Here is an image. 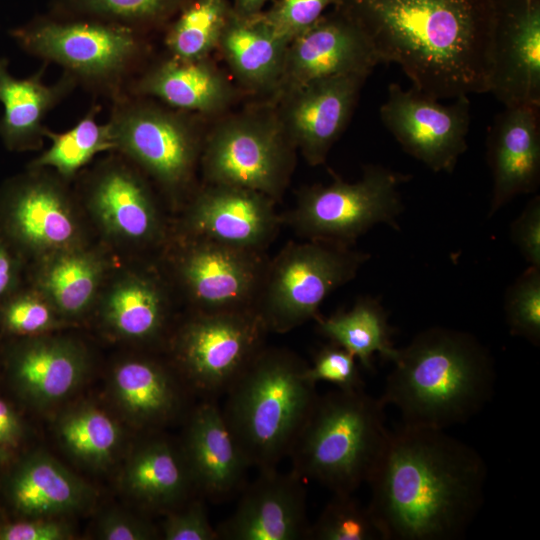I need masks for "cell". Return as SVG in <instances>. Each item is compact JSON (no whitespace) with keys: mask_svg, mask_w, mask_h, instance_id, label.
Here are the masks:
<instances>
[{"mask_svg":"<svg viewBox=\"0 0 540 540\" xmlns=\"http://www.w3.org/2000/svg\"><path fill=\"white\" fill-rule=\"evenodd\" d=\"M276 203L248 188L204 183L189 198L184 234L265 252L282 225Z\"/></svg>","mask_w":540,"mask_h":540,"instance_id":"e0dca14e","label":"cell"},{"mask_svg":"<svg viewBox=\"0 0 540 540\" xmlns=\"http://www.w3.org/2000/svg\"><path fill=\"white\" fill-rule=\"evenodd\" d=\"M97 536L104 540H149L156 528L146 519L119 510H109L98 521Z\"/></svg>","mask_w":540,"mask_h":540,"instance_id":"ee69618b","label":"cell"},{"mask_svg":"<svg viewBox=\"0 0 540 540\" xmlns=\"http://www.w3.org/2000/svg\"><path fill=\"white\" fill-rule=\"evenodd\" d=\"M175 269L195 312L255 309L269 259L253 251L186 235Z\"/></svg>","mask_w":540,"mask_h":540,"instance_id":"7c38bea8","label":"cell"},{"mask_svg":"<svg viewBox=\"0 0 540 540\" xmlns=\"http://www.w3.org/2000/svg\"><path fill=\"white\" fill-rule=\"evenodd\" d=\"M88 201L108 234L135 243L160 240L162 221L151 190L127 165L103 164L90 181Z\"/></svg>","mask_w":540,"mask_h":540,"instance_id":"7402d4cb","label":"cell"},{"mask_svg":"<svg viewBox=\"0 0 540 540\" xmlns=\"http://www.w3.org/2000/svg\"><path fill=\"white\" fill-rule=\"evenodd\" d=\"M357 359L343 347L330 342L321 347L307 368V377L313 382H329L343 390L364 389Z\"/></svg>","mask_w":540,"mask_h":540,"instance_id":"ab89813d","label":"cell"},{"mask_svg":"<svg viewBox=\"0 0 540 540\" xmlns=\"http://www.w3.org/2000/svg\"><path fill=\"white\" fill-rule=\"evenodd\" d=\"M57 433L73 457L93 466L108 463L121 438L118 424L92 406H81L67 412L58 423Z\"/></svg>","mask_w":540,"mask_h":540,"instance_id":"d590c367","label":"cell"},{"mask_svg":"<svg viewBox=\"0 0 540 540\" xmlns=\"http://www.w3.org/2000/svg\"><path fill=\"white\" fill-rule=\"evenodd\" d=\"M269 0H233V12L243 18L258 16Z\"/></svg>","mask_w":540,"mask_h":540,"instance_id":"c3c4849f","label":"cell"},{"mask_svg":"<svg viewBox=\"0 0 540 540\" xmlns=\"http://www.w3.org/2000/svg\"><path fill=\"white\" fill-rule=\"evenodd\" d=\"M45 68L26 78L9 71L8 61L0 58V138L11 150L36 149L42 144L47 128L46 116L78 85L63 72L53 84L43 81Z\"/></svg>","mask_w":540,"mask_h":540,"instance_id":"d4e9b609","label":"cell"},{"mask_svg":"<svg viewBox=\"0 0 540 540\" xmlns=\"http://www.w3.org/2000/svg\"><path fill=\"white\" fill-rule=\"evenodd\" d=\"M409 179V175L376 164L365 165L355 182L334 174L328 185L303 187L295 206L281 214L282 224L306 240L353 247L377 224L399 229L397 219L403 211L399 187Z\"/></svg>","mask_w":540,"mask_h":540,"instance_id":"30bf717a","label":"cell"},{"mask_svg":"<svg viewBox=\"0 0 540 540\" xmlns=\"http://www.w3.org/2000/svg\"><path fill=\"white\" fill-rule=\"evenodd\" d=\"M143 32L96 19L37 15L10 36L25 52L63 68L78 84L111 95L148 52Z\"/></svg>","mask_w":540,"mask_h":540,"instance_id":"8992f818","label":"cell"},{"mask_svg":"<svg viewBox=\"0 0 540 540\" xmlns=\"http://www.w3.org/2000/svg\"><path fill=\"white\" fill-rule=\"evenodd\" d=\"M72 537L71 528L50 517H34L0 527V540H65Z\"/></svg>","mask_w":540,"mask_h":540,"instance_id":"f6af8a7d","label":"cell"},{"mask_svg":"<svg viewBox=\"0 0 540 540\" xmlns=\"http://www.w3.org/2000/svg\"><path fill=\"white\" fill-rule=\"evenodd\" d=\"M200 495L190 498L180 507L167 513L162 525L166 540H219L216 528L209 520Z\"/></svg>","mask_w":540,"mask_h":540,"instance_id":"b9f144b4","label":"cell"},{"mask_svg":"<svg viewBox=\"0 0 540 540\" xmlns=\"http://www.w3.org/2000/svg\"><path fill=\"white\" fill-rule=\"evenodd\" d=\"M267 333L255 309L194 311L171 341L175 369L204 399L215 400L265 346Z\"/></svg>","mask_w":540,"mask_h":540,"instance_id":"8fae6325","label":"cell"},{"mask_svg":"<svg viewBox=\"0 0 540 540\" xmlns=\"http://www.w3.org/2000/svg\"><path fill=\"white\" fill-rule=\"evenodd\" d=\"M353 493H333V497L310 524L308 540H384L368 505Z\"/></svg>","mask_w":540,"mask_h":540,"instance_id":"8d00e7d4","label":"cell"},{"mask_svg":"<svg viewBox=\"0 0 540 540\" xmlns=\"http://www.w3.org/2000/svg\"><path fill=\"white\" fill-rule=\"evenodd\" d=\"M7 458L6 450L0 447V464L3 463Z\"/></svg>","mask_w":540,"mask_h":540,"instance_id":"681fc988","label":"cell"},{"mask_svg":"<svg viewBox=\"0 0 540 540\" xmlns=\"http://www.w3.org/2000/svg\"><path fill=\"white\" fill-rule=\"evenodd\" d=\"M129 94L159 100L183 112L213 115L231 104L235 90L209 57L181 59L168 55L143 71Z\"/></svg>","mask_w":540,"mask_h":540,"instance_id":"603a6c76","label":"cell"},{"mask_svg":"<svg viewBox=\"0 0 540 540\" xmlns=\"http://www.w3.org/2000/svg\"><path fill=\"white\" fill-rule=\"evenodd\" d=\"M487 162L493 187L489 217L540 184V106H504L489 127Z\"/></svg>","mask_w":540,"mask_h":540,"instance_id":"44dd1931","label":"cell"},{"mask_svg":"<svg viewBox=\"0 0 540 540\" xmlns=\"http://www.w3.org/2000/svg\"><path fill=\"white\" fill-rule=\"evenodd\" d=\"M123 482L138 502L166 513L197 494L181 448L159 437L148 439L136 449Z\"/></svg>","mask_w":540,"mask_h":540,"instance_id":"83f0119b","label":"cell"},{"mask_svg":"<svg viewBox=\"0 0 540 540\" xmlns=\"http://www.w3.org/2000/svg\"><path fill=\"white\" fill-rule=\"evenodd\" d=\"M307 368L293 351L264 346L226 391L222 413L251 467L288 457L318 397Z\"/></svg>","mask_w":540,"mask_h":540,"instance_id":"277c9868","label":"cell"},{"mask_svg":"<svg viewBox=\"0 0 540 540\" xmlns=\"http://www.w3.org/2000/svg\"><path fill=\"white\" fill-rule=\"evenodd\" d=\"M56 313L53 305L43 294H24L5 305L2 322L12 333L37 335L55 326Z\"/></svg>","mask_w":540,"mask_h":540,"instance_id":"60d3db41","label":"cell"},{"mask_svg":"<svg viewBox=\"0 0 540 540\" xmlns=\"http://www.w3.org/2000/svg\"><path fill=\"white\" fill-rule=\"evenodd\" d=\"M385 407L364 389L318 395L288 457L291 471L333 493L367 483L388 440Z\"/></svg>","mask_w":540,"mask_h":540,"instance_id":"5b68a950","label":"cell"},{"mask_svg":"<svg viewBox=\"0 0 540 540\" xmlns=\"http://www.w3.org/2000/svg\"><path fill=\"white\" fill-rule=\"evenodd\" d=\"M178 372L146 358L120 363L112 374V391L128 419L139 427L158 428L183 411Z\"/></svg>","mask_w":540,"mask_h":540,"instance_id":"4316f807","label":"cell"},{"mask_svg":"<svg viewBox=\"0 0 540 540\" xmlns=\"http://www.w3.org/2000/svg\"><path fill=\"white\" fill-rule=\"evenodd\" d=\"M303 478L277 468L246 483L233 513L217 527L219 540H304L310 522Z\"/></svg>","mask_w":540,"mask_h":540,"instance_id":"ac0fdd59","label":"cell"},{"mask_svg":"<svg viewBox=\"0 0 540 540\" xmlns=\"http://www.w3.org/2000/svg\"><path fill=\"white\" fill-rule=\"evenodd\" d=\"M168 315V298L161 283L147 275H130L119 281L103 305L106 324L116 334L135 341L159 338Z\"/></svg>","mask_w":540,"mask_h":540,"instance_id":"f546056e","label":"cell"},{"mask_svg":"<svg viewBox=\"0 0 540 540\" xmlns=\"http://www.w3.org/2000/svg\"><path fill=\"white\" fill-rule=\"evenodd\" d=\"M480 454L442 429L401 424L390 431L367 483L384 540H457L483 505Z\"/></svg>","mask_w":540,"mask_h":540,"instance_id":"6da1fadb","label":"cell"},{"mask_svg":"<svg viewBox=\"0 0 540 540\" xmlns=\"http://www.w3.org/2000/svg\"><path fill=\"white\" fill-rule=\"evenodd\" d=\"M288 44L259 15L243 18L232 9L217 50L245 90L271 97L281 78Z\"/></svg>","mask_w":540,"mask_h":540,"instance_id":"484cf974","label":"cell"},{"mask_svg":"<svg viewBox=\"0 0 540 540\" xmlns=\"http://www.w3.org/2000/svg\"><path fill=\"white\" fill-rule=\"evenodd\" d=\"M488 92L504 106H540V0H491Z\"/></svg>","mask_w":540,"mask_h":540,"instance_id":"5bb4252c","label":"cell"},{"mask_svg":"<svg viewBox=\"0 0 540 540\" xmlns=\"http://www.w3.org/2000/svg\"><path fill=\"white\" fill-rule=\"evenodd\" d=\"M181 450L198 495L223 502L240 493L251 467L215 400L187 415Z\"/></svg>","mask_w":540,"mask_h":540,"instance_id":"d6986e66","label":"cell"},{"mask_svg":"<svg viewBox=\"0 0 540 540\" xmlns=\"http://www.w3.org/2000/svg\"><path fill=\"white\" fill-rule=\"evenodd\" d=\"M510 238L531 266L540 267V196H534L511 223Z\"/></svg>","mask_w":540,"mask_h":540,"instance_id":"7bdbcfd3","label":"cell"},{"mask_svg":"<svg viewBox=\"0 0 540 540\" xmlns=\"http://www.w3.org/2000/svg\"><path fill=\"white\" fill-rule=\"evenodd\" d=\"M8 493L14 508L28 517H53L83 507L91 489L44 453L25 459L12 474Z\"/></svg>","mask_w":540,"mask_h":540,"instance_id":"f1b7e54d","label":"cell"},{"mask_svg":"<svg viewBox=\"0 0 540 540\" xmlns=\"http://www.w3.org/2000/svg\"><path fill=\"white\" fill-rule=\"evenodd\" d=\"M341 0H274L259 16L279 36L290 42L313 25L329 7Z\"/></svg>","mask_w":540,"mask_h":540,"instance_id":"f35d334b","label":"cell"},{"mask_svg":"<svg viewBox=\"0 0 540 540\" xmlns=\"http://www.w3.org/2000/svg\"><path fill=\"white\" fill-rule=\"evenodd\" d=\"M22 435L21 423L14 410L0 398V447H14Z\"/></svg>","mask_w":540,"mask_h":540,"instance_id":"bcb514c9","label":"cell"},{"mask_svg":"<svg viewBox=\"0 0 540 540\" xmlns=\"http://www.w3.org/2000/svg\"><path fill=\"white\" fill-rule=\"evenodd\" d=\"M232 14L229 0H190L166 26L168 55L181 59L209 57Z\"/></svg>","mask_w":540,"mask_h":540,"instance_id":"d6a6232c","label":"cell"},{"mask_svg":"<svg viewBox=\"0 0 540 540\" xmlns=\"http://www.w3.org/2000/svg\"><path fill=\"white\" fill-rule=\"evenodd\" d=\"M368 76L354 73L314 80L270 102L286 135L309 165L325 162L349 123Z\"/></svg>","mask_w":540,"mask_h":540,"instance_id":"9a60e30c","label":"cell"},{"mask_svg":"<svg viewBox=\"0 0 540 540\" xmlns=\"http://www.w3.org/2000/svg\"><path fill=\"white\" fill-rule=\"evenodd\" d=\"M191 115L123 92L114 98L107 121L115 150L136 163L174 200L193 194L200 165L205 134Z\"/></svg>","mask_w":540,"mask_h":540,"instance_id":"52a82bcc","label":"cell"},{"mask_svg":"<svg viewBox=\"0 0 540 540\" xmlns=\"http://www.w3.org/2000/svg\"><path fill=\"white\" fill-rule=\"evenodd\" d=\"M380 63L370 41L343 10L324 13L288 44L272 102L308 82L345 74H367Z\"/></svg>","mask_w":540,"mask_h":540,"instance_id":"2e32d148","label":"cell"},{"mask_svg":"<svg viewBox=\"0 0 540 540\" xmlns=\"http://www.w3.org/2000/svg\"><path fill=\"white\" fill-rule=\"evenodd\" d=\"M369 258L332 242H290L269 259L255 311L268 332L279 334L316 320L323 301L353 280Z\"/></svg>","mask_w":540,"mask_h":540,"instance_id":"ba28073f","label":"cell"},{"mask_svg":"<svg viewBox=\"0 0 540 540\" xmlns=\"http://www.w3.org/2000/svg\"><path fill=\"white\" fill-rule=\"evenodd\" d=\"M380 63L434 99L488 92L491 0H341Z\"/></svg>","mask_w":540,"mask_h":540,"instance_id":"7a4b0ae2","label":"cell"},{"mask_svg":"<svg viewBox=\"0 0 540 540\" xmlns=\"http://www.w3.org/2000/svg\"><path fill=\"white\" fill-rule=\"evenodd\" d=\"M190 0H49V14L89 18L143 33L166 27Z\"/></svg>","mask_w":540,"mask_h":540,"instance_id":"836d02e7","label":"cell"},{"mask_svg":"<svg viewBox=\"0 0 540 540\" xmlns=\"http://www.w3.org/2000/svg\"><path fill=\"white\" fill-rule=\"evenodd\" d=\"M7 222L27 249L53 254L78 246L80 227L69 196L55 177L31 169L7 192Z\"/></svg>","mask_w":540,"mask_h":540,"instance_id":"ffe728a7","label":"cell"},{"mask_svg":"<svg viewBox=\"0 0 540 540\" xmlns=\"http://www.w3.org/2000/svg\"><path fill=\"white\" fill-rule=\"evenodd\" d=\"M88 368L83 347L70 339L42 337L22 344L10 360V376L29 403L61 402L81 384Z\"/></svg>","mask_w":540,"mask_h":540,"instance_id":"cb8c5ba5","label":"cell"},{"mask_svg":"<svg viewBox=\"0 0 540 540\" xmlns=\"http://www.w3.org/2000/svg\"><path fill=\"white\" fill-rule=\"evenodd\" d=\"M296 151L267 102L222 119L205 134L204 183L248 188L278 202L294 171Z\"/></svg>","mask_w":540,"mask_h":540,"instance_id":"9c48e42d","label":"cell"},{"mask_svg":"<svg viewBox=\"0 0 540 540\" xmlns=\"http://www.w3.org/2000/svg\"><path fill=\"white\" fill-rule=\"evenodd\" d=\"M15 279V262L9 251L0 243V297L12 288Z\"/></svg>","mask_w":540,"mask_h":540,"instance_id":"7dc6e473","label":"cell"},{"mask_svg":"<svg viewBox=\"0 0 540 540\" xmlns=\"http://www.w3.org/2000/svg\"><path fill=\"white\" fill-rule=\"evenodd\" d=\"M504 312L509 332L540 344V267L528 268L507 288Z\"/></svg>","mask_w":540,"mask_h":540,"instance_id":"74e56055","label":"cell"},{"mask_svg":"<svg viewBox=\"0 0 540 540\" xmlns=\"http://www.w3.org/2000/svg\"><path fill=\"white\" fill-rule=\"evenodd\" d=\"M470 107L468 96L443 105L413 87L405 90L391 83L379 112L383 125L407 154L434 172L452 173L467 150Z\"/></svg>","mask_w":540,"mask_h":540,"instance_id":"4fadbf2b","label":"cell"},{"mask_svg":"<svg viewBox=\"0 0 540 540\" xmlns=\"http://www.w3.org/2000/svg\"><path fill=\"white\" fill-rule=\"evenodd\" d=\"M316 322L322 336L349 351L367 370L373 369L374 354L391 362L397 355L388 314L373 297H359L349 310L319 316Z\"/></svg>","mask_w":540,"mask_h":540,"instance_id":"4dcf8cb0","label":"cell"},{"mask_svg":"<svg viewBox=\"0 0 540 540\" xmlns=\"http://www.w3.org/2000/svg\"><path fill=\"white\" fill-rule=\"evenodd\" d=\"M382 396L402 424L445 430L478 414L494 394V359L473 334L427 328L398 349Z\"/></svg>","mask_w":540,"mask_h":540,"instance_id":"3957f363","label":"cell"},{"mask_svg":"<svg viewBox=\"0 0 540 540\" xmlns=\"http://www.w3.org/2000/svg\"><path fill=\"white\" fill-rule=\"evenodd\" d=\"M98 106L92 107L72 128L53 132L47 128L45 137L51 145L30 164V169H53L60 177H73L97 154L115 150L109 126L99 123Z\"/></svg>","mask_w":540,"mask_h":540,"instance_id":"e575fe53","label":"cell"},{"mask_svg":"<svg viewBox=\"0 0 540 540\" xmlns=\"http://www.w3.org/2000/svg\"><path fill=\"white\" fill-rule=\"evenodd\" d=\"M103 273V261L77 246L50 254L38 281L41 293L57 313L76 316L92 303Z\"/></svg>","mask_w":540,"mask_h":540,"instance_id":"1f68e13d","label":"cell"}]
</instances>
